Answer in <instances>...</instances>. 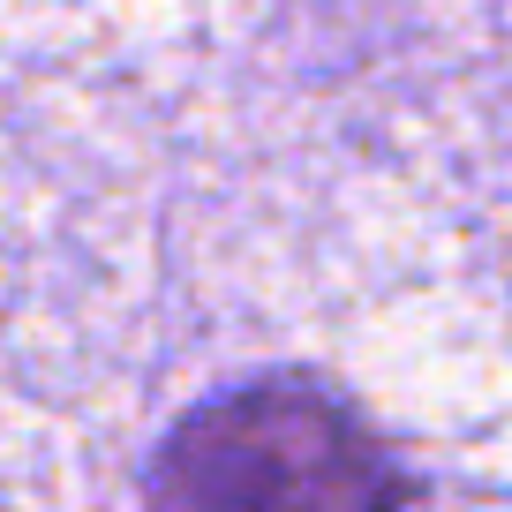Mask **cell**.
<instances>
[{"instance_id": "6da1fadb", "label": "cell", "mask_w": 512, "mask_h": 512, "mask_svg": "<svg viewBox=\"0 0 512 512\" xmlns=\"http://www.w3.org/2000/svg\"><path fill=\"white\" fill-rule=\"evenodd\" d=\"M384 437L324 384L264 377L196 407L136 512H400Z\"/></svg>"}]
</instances>
